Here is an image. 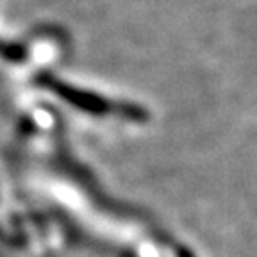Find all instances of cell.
<instances>
[{"label":"cell","mask_w":257,"mask_h":257,"mask_svg":"<svg viewBox=\"0 0 257 257\" xmlns=\"http://www.w3.org/2000/svg\"><path fill=\"white\" fill-rule=\"evenodd\" d=\"M32 82H34L36 88L54 93V95H57L61 100L70 104L72 107L79 109L82 112H88L91 116H107V114H112L114 102L107 100L102 95L88 91V89L75 88V86L57 79L54 73L47 72V70L38 72L36 75L32 77Z\"/></svg>","instance_id":"6da1fadb"},{"label":"cell","mask_w":257,"mask_h":257,"mask_svg":"<svg viewBox=\"0 0 257 257\" xmlns=\"http://www.w3.org/2000/svg\"><path fill=\"white\" fill-rule=\"evenodd\" d=\"M52 166L54 170H59V173H64V175H68L70 179L80 184L82 188L88 191V195L91 197V200L95 202L98 207H102L104 211H109V213H123L127 216L134 213L133 209L127 207L123 204H114L111 198H107L104 193L100 191V188L96 186V179L93 177V173L86 168L84 165H80L73 159L72 156L68 154V149L63 147L56 152V156L52 157Z\"/></svg>","instance_id":"7a4b0ae2"},{"label":"cell","mask_w":257,"mask_h":257,"mask_svg":"<svg viewBox=\"0 0 257 257\" xmlns=\"http://www.w3.org/2000/svg\"><path fill=\"white\" fill-rule=\"evenodd\" d=\"M52 216L54 220L59 223L61 230H63V236L66 239V243L72 246H80V248H86L93 243L96 246V250H100V245H98V241L91 239L89 234H86L84 230L80 229L79 225L73 221V218H70L68 214L64 213L63 209H52Z\"/></svg>","instance_id":"3957f363"},{"label":"cell","mask_w":257,"mask_h":257,"mask_svg":"<svg viewBox=\"0 0 257 257\" xmlns=\"http://www.w3.org/2000/svg\"><path fill=\"white\" fill-rule=\"evenodd\" d=\"M112 116H118L125 121H133V123H147L150 120V112L140 104L120 100V102H114Z\"/></svg>","instance_id":"277c9868"},{"label":"cell","mask_w":257,"mask_h":257,"mask_svg":"<svg viewBox=\"0 0 257 257\" xmlns=\"http://www.w3.org/2000/svg\"><path fill=\"white\" fill-rule=\"evenodd\" d=\"M11 225H13V229L8 236V246L16 248V250H24L25 246L29 245V236L24 229V220L16 214V216L11 218Z\"/></svg>","instance_id":"5b68a950"},{"label":"cell","mask_w":257,"mask_h":257,"mask_svg":"<svg viewBox=\"0 0 257 257\" xmlns=\"http://www.w3.org/2000/svg\"><path fill=\"white\" fill-rule=\"evenodd\" d=\"M0 57L9 63H24L27 59V48L22 43H9L0 40Z\"/></svg>","instance_id":"8992f818"},{"label":"cell","mask_w":257,"mask_h":257,"mask_svg":"<svg viewBox=\"0 0 257 257\" xmlns=\"http://www.w3.org/2000/svg\"><path fill=\"white\" fill-rule=\"evenodd\" d=\"M16 131L22 138H32L38 133V125L34 121V118L29 116V114H22L18 118V125H16Z\"/></svg>","instance_id":"52a82bcc"},{"label":"cell","mask_w":257,"mask_h":257,"mask_svg":"<svg viewBox=\"0 0 257 257\" xmlns=\"http://www.w3.org/2000/svg\"><path fill=\"white\" fill-rule=\"evenodd\" d=\"M31 221L34 225H36L40 232H45V230H47V220H45L43 214H40V213H31Z\"/></svg>","instance_id":"ba28073f"},{"label":"cell","mask_w":257,"mask_h":257,"mask_svg":"<svg viewBox=\"0 0 257 257\" xmlns=\"http://www.w3.org/2000/svg\"><path fill=\"white\" fill-rule=\"evenodd\" d=\"M116 257H138V253L133 248H120Z\"/></svg>","instance_id":"9c48e42d"},{"label":"cell","mask_w":257,"mask_h":257,"mask_svg":"<svg viewBox=\"0 0 257 257\" xmlns=\"http://www.w3.org/2000/svg\"><path fill=\"white\" fill-rule=\"evenodd\" d=\"M177 257H193V253L189 252L188 248H184V246H181V248H177Z\"/></svg>","instance_id":"30bf717a"},{"label":"cell","mask_w":257,"mask_h":257,"mask_svg":"<svg viewBox=\"0 0 257 257\" xmlns=\"http://www.w3.org/2000/svg\"><path fill=\"white\" fill-rule=\"evenodd\" d=\"M8 236H9V234L6 232V230L2 229V227H0V243H4V245H8Z\"/></svg>","instance_id":"8fae6325"},{"label":"cell","mask_w":257,"mask_h":257,"mask_svg":"<svg viewBox=\"0 0 257 257\" xmlns=\"http://www.w3.org/2000/svg\"><path fill=\"white\" fill-rule=\"evenodd\" d=\"M0 257H4V255H2V253H0Z\"/></svg>","instance_id":"7c38bea8"}]
</instances>
